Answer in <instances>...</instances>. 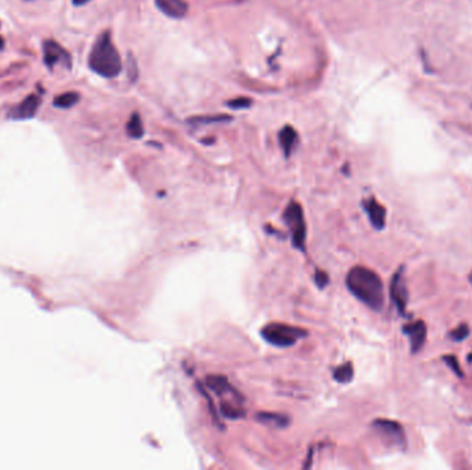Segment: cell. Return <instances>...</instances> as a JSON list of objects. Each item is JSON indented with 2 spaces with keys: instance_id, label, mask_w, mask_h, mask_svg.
I'll use <instances>...</instances> for the list:
<instances>
[{
  "instance_id": "6da1fadb",
  "label": "cell",
  "mask_w": 472,
  "mask_h": 470,
  "mask_svg": "<svg viewBox=\"0 0 472 470\" xmlns=\"http://www.w3.org/2000/svg\"><path fill=\"white\" fill-rule=\"evenodd\" d=\"M346 283L355 298L370 309L380 312L384 308V284L374 271L366 267H354L347 274Z\"/></svg>"
},
{
  "instance_id": "7a4b0ae2",
  "label": "cell",
  "mask_w": 472,
  "mask_h": 470,
  "mask_svg": "<svg viewBox=\"0 0 472 470\" xmlns=\"http://www.w3.org/2000/svg\"><path fill=\"white\" fill-rule=\"evenodd\" d=\"M88 67L103 78H117L122 72V58L108 31L94 41L88 55Z\"/></svg>"
},
{
  "instance_id": "3957f363",
  "label": "cell",
  "mask_w": 472,
  "mask_h": 470,
  "mask_svg": "<svg viewBox=\"0 0 472 470\" xmlns=\"http://www.w3.org/2000/svg\"><path fill=\"white\" fill-rule=\"evenodd\" d=\"M263 338L277 348H290L296 345L301 338L307 337V331L283 323H270L261 330Z\"/></svg>"
},
{
  "instance_id": "277c9868",
  "label": "cell",
  "mask_w": 472,
  "mask_h": 470,
  "mask_svg": "<svg viewBox=\"0 0 472 470\" xmlns=\"http://www.w3.org/2000/svg\"><path fill=\"white\" fill-rule=\"evenodd\" d=\"M283 221L291 232V241L296 248L306 251L307 240V225L304 218L303 207L297 201H290L283 211Z\"/></svg>"
},
{
  "instance_id": "5b68a950",
  "label": "cell",
  "mask_w": 472,
  "mask_h": 470,
  "mask_svg": "<svg viewBox=\"0 0 472 470\" xmlns=\"http://www.w3.org/2000/svg\"><path fill=\"white\" fill-rule=\"evenodd\" d=\"M373 429L377 431L380 437L386 440L387 444L405 450L406 448V433L399 422L390 419H376L373 422Z\"/></svg>"
},
{
  "instance_id": "8992f818",
  "label": "cell",
  "mask_w": 472,
  "mask_h": 470,
  "mask_svg": "<svg viewBox=\"0 0 472 470\" xmlns=\"http://www.w3.org/2000/svg\"><path fill=\"white\" fill-rule=\"evenodd\" d=\"M43 61L48 69L63 65L67 69L72 67L71 54L55 40H46L43 43Z\"/></svg>"
},
{
  "instance_id": "52a82bcc",
  "label": "cell",
  "mask_w": 472,
  "mask_h": 470,
  "mask_svg": "<svg viewBox=\"0 0 472 470\" xmlns=\"http://www.w3.org/2000/svg\"><path fill=\"white\" fill-rule=\"evenodd\" d=\"M390 294H391V300H393V305L398 309V312L400 314H405L406 307H407L409 294H407V287H406V280H405V268L403 267H400L393 276L391 286H390Z\"/></svg>"
},
{
  "instance_id": "ba28073f",
  "label": "cell",
  "mask_w": 472,
  "mask_h": 470,
  "mask_svg": "<svg viewBox=\"0 0 472 470\" xmlns=\"http://www.w3.org/2000/svg\"><path fill=\"white\" fill-rule=\"evenodd\" d=\"M403 334L409 338L410 351L413 354L420 352L427 341V325L423 320H416L413 323H407L402 328Z\"/></svg>"
},
{
  "instance_id": "9c48e42d",
  "label": "cell",
  "mask_w": 472,
  "mask_h": 470,
  "mask_svg": "<svg viewBox=\"0 0 472 470\" xmlns=\"http://www.w3.org/2000/svg\"><path fill=\"white\" fill-rule=\"evenodd\" d=\"M363 210L366 211L370 224L373 225L374 229L381 231L386 227V215H387V210L384 208L383 204H380L374 197H369L366 200H363L362 203Z\"/></svg>"
},
{
  "instance_id": "30bf717a",
  "label": "cell",
  "mask_w": 472,
  "mask_h": 470,
  "mask_svg": "<svg viewBox=\"0 0 472 470\" xmlns=\"http://www.w3.org/2000/svg\"><path fill=\"white\" fill-rule=\"evenodd\" d=\"M40 107V98L35 94L28 95L27 98H24V101H21L17 107H14L8 116L14 120H27V119L35 118L38 109Z\"/></svg>"
},
{
  "instance_id": "8fae6325",
  "label": "cell",
  "mask_w": 472,
  "mask_h": 470,
  "mask_svg": "<svg viewBox=\"0 0 472 470\" xmlns=\"http://www.w3.org/2000/svg\"><path fill=\"white\" fill-rule=\"evenodd\" d=\"M157 8L170 18H183L188 11L185 0H155Z\"/></svg>"
},
{
  "instance_id": "7c38bea8",
  "label": "cell",
  "mask_w": 472,
  "mask_h": 470,
  "mask_svg": "<svg viewBox=\"0 0 472 470\" xmlns=\"http://www.w3.org/2000/svg\"><path fill=\"white\" fill-rule=\"evenodd\" d=\"M279 144L284 156H291V154L299 147V134L291 126H284L279 131Z\"/></svg>"
},
{
  "instance_id": "4fadbf2b",
  "label": "cell",
  "mask_w": 472,
  "mask_h": 470,
  "mask_svg": "<svg viewBox=\"0 0 472 470\" xmlns=\"http://www.w3.org/2000/svg\"><path fill=\"white\" fill-rule=\"evenodd\" d=\"M206 385L213 391V392L217 393V394H227V393H230V394H232L234 397H240V398H243L240 394H239V392L237 391H235L232 387H231V384L228 382V380L225 378V377H221V375H210V377H207V380H206Z\"/></svg>"
},
{
  "instance_id": "5bb4252c",
  "label": "cell",
  "mask_w": 472,
  "mask_h": 470,
  "mask_svg": "<svg viewBox=\"0 0 472 470\" xmlns=\"http://www.w3.org/2000/svg\"><path fill=\"white\" fill-rule=\"evenodd\" d=\"M257 419L268 427L273 428H286L290 422V419L282 414H273V412H260L257 414Z\"/></svg>"
},
{
  "instance_id": "9a60e30c",
  "label": "cell",
  "mask_w": 472,
  "mask_h": 470,
  "mask_svg": "<svg viewBox=\"0 0 472 470\" xmlns=\"http://www.w3.org/2000/svg\"><path fill=\"white\" fill-rule=\"evenodd\" d=\"M126 131H127V135L131 137V138H141L144 135V126H143V120H141V116L134 112L131 115V118L129 119L127 124H126Z\"/></svg>"
},
{
  "instance_id": "2e32d148",
  "label": "cell",
  "mask_w": 472,
  "mask_h": 470,
  "mask_svg": "<svg viewBox=\"0 0 472 470\" xmlns=\"http://www.w3.org/2000/svg\"><path fill=\"white\" fill-rule=\"evenodd\" d=\"M79 100H80V95H79L77 91H68V93H64V94H60L58 97H55L54 101H53V104L57 108L68 109V108L77 105Z\"/></svg>"
},
{
  "instance_id": "e0dca14e",
  "label": "cell",
  "mask_w": 472,
  "mask_h": 470,
  "mask_svg": "<svg viewBox=\"0 0 472 470\" xmlns=\"http://www.w3.org/2000/svg\"><path fill=\"white\" fill-rule=\"evenodd\" d=\"M354 378V365L353 363H344L343 365L334 370V380L340 384H348Z\"/></svg>"
},
{
  "instance_id": "ac0fdd59",
  "label": "cell",
  "mask_w": 472,
  "mask_h": 470,
  "mask_svg": "<svg viewBox=\"0 0 472 470\" xmlns=\"http://www.w3.org/2000/svg\"><path fill=\"white\" fill-rule=\"evenodd\" d=\"M470 333L471 331H470L468 324H460L459 327H456L454 330H452L449 333V338L452 341H454V342H461V341H464L470 335Z\"/></svg>"
},
{
  "instance_id": "d6986e66",
  "label": "cell",
  "mask_w": 472,
  "mask_h": 470,
  "mask_svg": "<svg viewBox=\"0 0 472 470\" xmlns=\"http://www.w3.org/2000/svg\"><path fill=\"white\" fill-rule=\"evenodd\" d=\"M221 412L225 418H230V419L242 418L244 415V411L242 408H239L237 405H231L230 403H224L221 405Z\"/></svg>"
},
{
  "instance_id": "ffe728a7",
  "label": "cell",
  "mask_w": 472,
  "mask_h": 470,
  "mask_svg": "<svg viewBox=\"0 0 472 470\" xmlns=\"http://www.w3.org/2000/svg\"><path fill=\"white\" fill-rule=\"evenodd\" d=\"M231 116L228 115H217V116H195V118L190 119V121L192 123H200V124H209V123H224V121H230Z\"/></svg>"
},
{
  "instance_id": "44dd1931",
  "label": "cell",
  "mask_w": 472,
  "mask_h": 470,
  "mask_svg": "<svg viewBox=\"0 0 472 470\" xmlns=\"http://www.w3.org/2000/svg\"><path fill=\"white\" fill-rule=\"evenodd\" d=\"M253 101L247 97H239V98H235V100H231L227 102V107L231 108V109H246L249 107H251Z\"/></svg>"
},
{
  "instance_id": "7402d4cb",
  "label": "cell",
  "mask_w": 472,
  "mask_h": 470,
  "mask_svg": "<svg viewBox=\"0 0 472 470\" xmlns=\"http://www.w3.org/2000/svg\"><path fill=\"white\" fill-rule=\"evenodd\" d=\"M443 363L457 375V377H463L464 374L461 372L460 370V365H459V361H457V357L456 356H452V354H447V356H443L442 357Z\"/></svg>"
},
{
  "instance_id": "603a6c76",
  "label": "cell",
  "mask_w": 472,
  "mask_h": 470,
  "mask_svg": "<svg viewBox=\"0 0 472 470\" xmlns=\"http://www.w3.org/2000/svg\"><path fill=\"white\" fill-rule=\"evenodd\" d=\"M314 278L315 283H316L317 287H320V288H323V287H326V286L329 284V276H327L326 272H323V271H316Z\"/></svg>"
},
{
  "instance_id": "cb8c5ba5",
  "label": "cell",
  "mask_w": 472,
  "mask_h": 470,
  "mask_svg": "<svg viewBox=\"0 0 472 470\" xmlns=\"http://www.w3.org/2000/svg\"><path fill=\"white\" fill-rule=\"evenodd\" d=\"M129 61H130V78H131V80H136L137 79V76H138V69H137V64H136V61L130 57L129 58Z\"/></svg>"
},
{
  "instance_id": "d4e9b609",
  "label": "cell",
  "mask_w": 472,
  "mask_h": 470,
  "mask_svg": "<svg viewBox=\"0 0 472 470\" xmlns=\"http://www.w3.org/2000/svg\"><path fill=\"white\" fill-rule=\"evenodd\" d=\"M72 1H74V4H75V6H83V4L88 3L90 0H72Z\"/></svg>"
},
{
  "instance_id": "484cf974",
  "label": "cell",
  "mask_w": 472,
  "mask_h": 470,
  "mask_svg": "<svg viewBox=\"0 0 472 470\" xmlns=\"http://www.w3.org/2000/svg\"><path fill=\"white\" fill-rule=\"evenodd\" d=\"M3 47H4V39L0 36V50H3Z\"/></svg>"
},
{
  "instance_id": "4316f807",
  "label": "cell",
  "mask_w": 472,
  "mask_h": 470,
  "mask_svg": "<svg viewBox=\"0 0 472 470\" xmlns=\"http://www.w3.org/2000/svg\"><path fill=\"white\" fill-rule=\"evenodd\" d=\"M468 361H470V363L472 361V353L470 354V356H468Z\"/></svg>"
},
{
  "instance_id": "83f0119b",
  "label": "cell",
  "mask_w": 472,
  "mask_h": 470,
  "mask_svg": "<svg viewBox=\"0 0 472 470\" xmlns=\"http://www.w3.org/2000/svg\"><path fill=\"white\" fill-rule=\"evenodd\" d=\"M470 283H471V284H472V271H471V274H470Z\"/></svg>"
}]
</instances>
